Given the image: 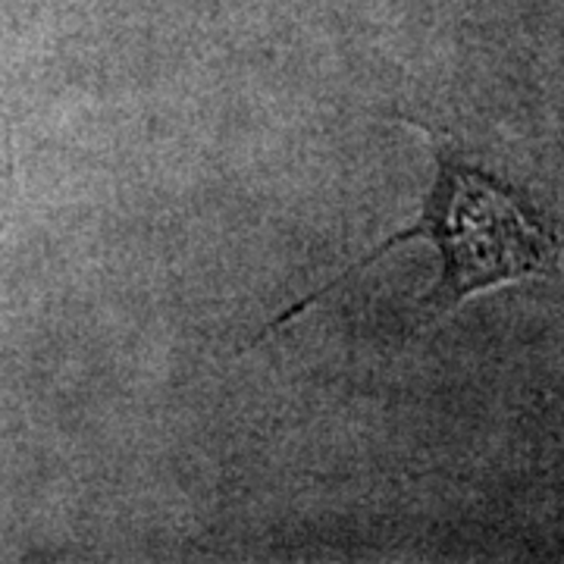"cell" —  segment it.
<instances>
[{
	"instance_id": "cell-1",
	"label": "cell",
	"mask_w": 564,
	"mask_h": 564,
	"mask_svg": "<svg viewBox=\"0 0 564 564\" xmlns=\"http://www.w3.org/2000/svg\"><path fill=\"white\" fill-rule=\"evenodd\" d=\"M414 239L433 242L443 258L440 280L421 299V326H433L470 295L505 285V282H564L562 242L533 214V207L521 202L514 188H508L505 182L492 180L484 170L448 154V148H436V180L423 198L417 223L383 239L367 258L343 270L339 280L326 282L314 295L289 307L263 329V336L280 329L282 323L295 321L311 304L321 302L326 292H333L348 276L367 270L395 245L414 242Z\"/></svg>"
}]
</instances>
